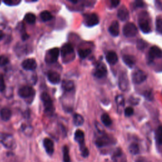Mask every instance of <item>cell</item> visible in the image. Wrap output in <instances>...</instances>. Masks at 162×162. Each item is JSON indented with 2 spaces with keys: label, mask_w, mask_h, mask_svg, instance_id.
Wrapping results in <instances>:
<instances>
[{
  "label": "cell",
  "mask_w": 162,
  "mask_h": 162,
  "mask_svg": "<svg viewBox=\"0 0 162 162\" xmlns=\"http://www.w3.org/2000/svg\"><path fill=\"white\" fill-rule=\"evenodd\" d=\"M156 137L158 141H159L162 138V126H159L156 129Z\"/></svg>",
  "instance_id": "37"
},
{
  "label": "cell",
  "mask_w": 162,
  "mask_h": 162,
  "mask_svg": "<svg viewBox=\"0 0 162 162\" xmlns=\"http://www.w3.org/2000/svg\"><path fill=\"white\" fill-rule=\"evenodd\" d=\"M147 79V74L141 70H136L132 73V80L134 84H139Z\"/></svg>",
  "instance_id": "6"
},
{
  "label": "cell",
  "mask_w": 162,
  "mask_h": 162,
  "mask_svg": "<svg viewBox=\"0 0 162 162\" xmlns=\"http://www.w3.org/2000/svg\"><path fill=\"white\" fill-rule=\"evenodd\" d=\"M70 2H71L72 3H77V1H70Z\"/></svg>",
  "instance_id": "46"
},
{
  "label": "cell",
  "mask_w": 162,
  "mask_h": 162,
  "mask_svg": "<svg viewBox=\"0 0 162 162\" xmlns=\"http://www.w3.org/2000/svg\"><path fill=\"white\" fill-rule=\"evenodd\" d=\"M116 103L119 107H124L125 100L122 95H119V96L116 97Z\"/></svg>",
  "instance_id": "33"
},
{
  "label": "cell",
  "mask_w": 162,
  "mask_h": 162,
  "mask_svg": "<svg viewBox=\"0 0 162 162\" xmlns=\"http://www.w3.org/2000/svg\"><path fill=\"white\" fill-rule=\"evenodd\" d=\"M41 99L44 104L45 111L48 113H53L55 111L53 101L50 95L46 92H43L41 94Z\"/></svg>",
  "instance_id": "3"
},
{
  "label": "cell",
  "mask_w": 162,
  "mask_h": 162,
  "mask_svg": "<svg viewBox=\"0 0 162 162\" xmlns=\"http://www.w3.org/2000/svg\"><path fill=\"white\" fill-rule=\"evenodd\" d=\"M8 63H9V59L8 57L4 55L0 56V66H5Z\"/></svg>",
  "instance_id": "35"
},
{
  "label": "cell",
  "mask_w": 162,
  "mask_h": 162,
  "mask_svg": "<svg viewBox=\"0 0 162 162\" xmlns=\"http://www.w3.org/2000/svg\"><path fill=\"white\" fill-rule=\"evenodd\" d=\"M108 31L110 34L113 36H118L119 34V24L118 21H114L108 28Z\"/></svg>",
  "instance_id": "19"
},
{
  "label": "cell",
  "mask_w": 162,
  "mask_h": 162,
  "mask_svg": "<svg viewBox=\"0 0 162 162\" xmlns=\"http://www.w3.org/2000/svg\"><path fill=\"white\" fill-rule=\"evenodd\" d=\"M113 159L115 162H127L126 158L123 155L122 151L117 149L113 155Z\"/></svg>",
  "instance_id": "21"
},
{
  "label": "cell",
  "mask_w": 162,
  "mask_h": 162,
  "mask_svg": "<svg viewBox=\"0 0 162 162\" xmlns=\"http://www.w3.org/2000/svg\"><path fill=\"white\" fill-rule=\"evenodd\" d=\"M123 61L125 63L126 65H127L129 67L132 68L136 63V59L134 56L132 55H124L123 56Z\"/></svg>",
  "instance_id": "20"
},
{
  "label": "cell",
  "mask_w": 162,
  "mask_h": 162,
  "mask_svg": "<svg viewBox=\"0 0 162 162\" xmlns=\"http://www.w3.org/2000/svg\"><path fill=\"white\" fill-rule=\"evenodd\" d=\"M162 56V50L157 46H152L149 51V58L153 60Z\"/></svg>",
  "instance_id": "14"
},
{
  "label": "cell",
  "mask_w": 162,
  "mask_h": 162,
  "mask_svg": "<svg viewBox=\"0 0 162 162\" xmlns=\"http://www.w3.org/2000/svg\"><path fill=\"white\" fill-rule=\"evenodd\" d=\"M101 122H103V124L107 127H109L111 125L112 121H111L110 116L108 115V114H107V113H103L101 117Z\"/></svg>",
  "instance_id": "26"
},
{
  "label": "cell",
  "mask_w": 162,
  "mask_h": 162,
  "mask_svg": "<svg viewBox=\"0 0 162 162\" xmlns=\"http://www.w3.org/2000/svg\"><path fill=\"white\" fill-rule=\"evenodd\" d=\"M130 153L132 155H137L139 153V147L137 143H132L129 148Z\"/></svg>",
  "instance_id": "31"
},
{
  "label": "cell",
  "mask_w": 162,
  "mask_h": 162,
  "mask_svg": "<svg viewBox=\"0 0 162 162\" xmlns=\"http://www.w3.org/2000/svg\"><path fill=\"white\" fill-rule=\"evenodd\" d=\"M91 53V50L89 48L80 49L78 51V54L81 58H85Z\"/></svg>",
  "instance_id": "30"
},
{
  "label": "cell",
  "mask_w": 162,
  "mask_h": 162,
  "mask_svg": "<svg viewBox=\"0 0 162 162\" xmlns=\"http://www.w3.org/2000/svg\"><path fill=\"white\" fill-rule=\"evenodd\" d=\"M96 145L99 148H103L104 146H107L110 145L113 143V139L107 135H102L101 136L97 138L96 140Z\"/></svg>",
  "instance_id": "10"
},
{
  "label": "cell",
  "mask_w": 162,
  "mask_h": 162,
  "mask_svg": "<svg viewBox=\"0 0 162 162\" xmlns=\"http://www.w3.org/2000/svg\"><path fill=\"white\" fill-rule=\"evenodd\" d=\"M63 161L64 162H70V157L69 155V149L66 146H64L63 148Z\"/></svg>",
  "instance_id": "29"
},
{
  "label": "cell",
  "mask_w": 162,
  "mask_h": 162,
  "mask_svg": "<svg viewBox=\"0 0 162 162\" xmlns=\"http://www.w3.org/2000/svg\"><path fill=\"white\" fill-rule=\"evenodd\" d=\"M158 142H159L160 144H162V138H161V139H160L159 141H158Z\"/></svg>",
  "instance_id": "47"
},
{
  "label": "cell",
  "mask_w": 162,
  "mask_h": 162,
  "mask_svg": "<svg viewBox=\"0 0 162 162\" xmlns=\"http://www.w3.org/2000/svg\"><path fill=\"white\" fill-rule=\"evenodd\" d=\"M22 66L25 70L33 71L37 68V63L34 59L28 58L22 62Z\"/></svg>",
  "instance_id": "13"
},
{
  "label": "cell",
  "mask_w": 162,
  "mask_h": 162,
  "mask_svg": "<svg viewBox=\"0 0 162 162\" xmlns=\"http://www.w3.org/2000/svg\"><path fill=\"white\" fill-rule=\"evenodd\" d=\"M40 17L41 18V20L44 22H47L50 21L51 19H52L53 16L51 13L48 12V11H43L40 14Z\"/></svg>",
  "instance_id": "28"
},
{
  "label": "cell",
  "mask_w": 162,
  "mask_h": 162,
  "mask_svg": "<svg viewBox=\"0 0 162 162\" xmlns=\"http://www.w3.org/2000/svg\"><path fill=\"white\" fill-rule=\"evenodd\" d=\"M146 43L143 40H139L137 43V46H138V48L139 50H143L145 49V47H146Z\"/></svg>",
  "instance_id": "36"
},
{
  "label": "cell",
  "mask_w": 162,
  "mask_h": 162,
  "mask_svg": "<svg viewBox=\"0 0 162 162\" xmlns=\"http://www.w3.org/2000/svg\"><path fill=\"white\" fill-rule=\"evenodd\" d=\"M47 79L53 84H58L61 81L60 75L56 72H49L47 73Z\"/></svg>",
  "instance_id": "17"
},
{
  "label": "cell",
  "mask_w": 162,
  "mask_h": 162,
  "mask_svg": "<svg viewBox=\"0 0 162 162\" xmlns=\"http://www.w3.org/2000/svg\"><path fill=\"white\" fill-rule=\"evenodd\" d=\"M99 18L95 13H89L84 16V24L88 27H93L99 24Z\"/></svg>",
  "instance_id": "8"
},
{
  "label": "cell",
  "mask_w": 162,
  "mask_h": 162,
  "mask_svg": "<svg viewBox=\"0 0 162 162\" xmlns=\"http://www.w3.org/2000/svg\"><path fill=\"white\" fill-rule=\"evenodd\" d=\"M125 115L126 117H130L131 115H133L134 113V109H133L132 107H128L125 109Z\"/></svg>",
  "instance_id": "39"
},
{
  "label": "cell",
  "mask_w": 162,
  "mask_h": 162,
  "mask_svg": "<svg viewBox=\"0 0 162 162\" xmlns=\"http://www.w3.org/2000/svg\"><path fill=\"white\" fill-rule=\"evenodd\" d=\"M134 6L137 8H139V7H144L145 6V4L144 3L141 2V1H136L134 2Z\"/></svg>",
  "instance_id": "41"
},
{
  "label": "cell",
  "mask_w": 162,
  "mask_h": 162,
  "mask_svg": "<svg viewBox=\"0 0 162 162\" xmlns=\"http://www.w3.org/2000/svg\"><path fill=\"white\" fill-rule=\"evenodd\" d=\"M0 3H1V2H0Z\"/></svg>",
  "instance_id": "48"
},
{
  "label": "cell",
  "mask_w": 162,
  "mask_h": 162,
  "mask_svg": "<svg viewBox=\"0 0 162 162\" xmlns=\"http://www.w3.org/2000/svg\"><path fill=\"white\" fill-rule=\"evenodd\" d=\"M118 18L122 21H126L129 18V13L127 8L125 6H122L120 7L117 12Z\"/></svg>",
  "instance_id": "16"
},
{
  "label": "cell",
  "mask_w": 162,
  "mask_h": 162,
  "mask_svg": "<svg viewBox=\"0 0 162 162\" xmlns=\"http://www.w3.org/2000/svg\"><path fill=\"white\" fill-rule=\"evenodd\" d=\"M74 139L76 142H78L79 145V148L81 151V155L83 157L86 158L89 156V150L85 145L84 141V133L82 130L79 129L77 130L75 132Z\"/></svg>",
  "instance_id": "1"
},
{
  "label": "cell",
  "mask_w": 162,
  "mask_h": 162,
  "mask_svg": "<svg viewBox=\"0 0 162 162\" xmlns=\"http://www.w3.org/2000/svg\"><path fill=\"white\" fill-rule=\"evenodd\" d=\"M24 20L26 22L29 24H34L36 22V15L32 13H27L24 17Z\"/></svg>",
  "instance_id": "27"
},
{
  "label": "cell",
  "mask_w": 162,
  "mask_h": 162,
  "mask_svg": "<svg viewBox=\"0 0 162 162\" xmlns=\"http://www.w3.org/2000/svg\"><path fill=\"white\" fill-rule=\"evenodd\" d=\"M6 89V84L4 77L2 74H0V91L3 92Z\"/></svg>",
  "instance_id": "34"
},
{
  "label": "cell",
  "mask_w": 162,
  "mask_h": 162,
  "mask_svg": "<svg viewBox=\"0 0 162 162\" xmlns=\"http://www.w3.org/2000/svg\"><path fill=\"white\" fill-rule=\"evenodd\" d=\"M12 115V111L8 108H3L0 111V117L4 121H8L11 119Z\"/></svg>",
  "instance_id": "23"
},
{
  "label": "cell",
  "mask_w": 162,
  "mask_h": 162,
  "mask_svg": "<svg viewBox=\"0 0 162 162\" xmlns=\"http://www.w3.org/2000/svg\"><path fill=\"white\" fill-rule=\"evenodd\" d=\"M106 59L108 63L110 65H115L118 62V56L117 53L114 51H109L106 55Z\"/></svg>",
  "instance_id": "22"
},
{
  "label": "cell",
  "mask_w": 162,
  "mask_h": 162,
  "mask_svg": "<svg viewBox=\"0 0 162 162\" xmlns=\"http://www.w3.org/2000/svg\"><path fill=\"white\" fill-rule=\"evenodd\" d=\"M120 1H117V0H113V1H111V5L113 8H115L120 4Z\"/></svg>",
  "instance_id": "42"
},
{
  "label": "cell",
  "mask_w": 162,
  "mask_h": 162,
  "mask_svg": "<svg viewBox=\"0 0 162 162\" xmlns=\"http://www.w3.org/2000/svg\"><path fill=\"white\" fill-rule=\"evenodd\" d=\"M21 2V1H17V0H13V1H3L4 3H5L7 5H9V6L17 5Z\"/></svg>",
  "instance_id": "40"
},
{
  "label": "cell",
  "mask_w": 162,
  "mask_h": 162,
  "mask_svg": "<svg viewBox=\"0 0 162 162\" xmlns=\"http://www.w3.org/2000/svg\"><path fill=\"white\" fill-rule=\"evenodd\" d=\"M107 74V69L106 66L103 63H99L96 65V69L94 70V75L97 78L101 79L105 77Z\"/></svg>",
  "instance_id": "12"
},
{
  "label": "cell",
  "mask_w": 162,
  "mask_h": 162,
  "mask_svg": "<svg viewBox=\"0 0 162 162\" xmlns=\"http://www.w3.org/2000/svg\"><path fill=\"white\" fill-rule=\"evenodd\" d=\"M155 5L156 7L160 9V10H162V3L159 2V1H156L155 2Z\"/></svg>",
  "instance_id": "43"
},
{
  "label": "cell",
  "mask_w": 162,
  "mask_h": 162,
  "mask_svg": "<svg viewBox=\"0 0 162 162\" xmlns=\"http://www.w3.org/2000/svg\"><path fill=\"white\" fill-rule=\"evenodd\" d=\"M35 90L31 86H24L18 90L19 96L22 98H28L35 95Z\"/></svg>",
  "instance_id": "11"
},
{
  "label": "cell",
  "mask_w": 162,
  "mask_h": 162,
  "mask_svg": "<svg viewBox=\"0 0 162 162\" xmlns=\"http://www.w3.org/2000/svg\"><path fill=\"white\" fill-rule=\"evenodd\" d=\"M0 142L7 149H13L16 147V142L11 134H3L0 138Z\"/></svg>",
  "instance_id": "4"
},
{
  "label": "cell",
  "mask_w": 162,
  "mask_h": 162,
  "mask_svg": "<svg viewBox=\"0 0 162 162\" xmlns=\"http://www.w3.org/2000/svg\"><path fill=\"white\" fill-rule=\"evenodd\" d=\"M43 146L47 154L50 156H51L55 151L54 143L53 141L49 138H45L43 141Z\"/></svg>",
  "instance_id": "15"
},
{
  "label": "cell",
  "mask_w": 162,
  "mask_h": 162,
  "mask_svg": "<svg viewBox=\"0 0 162 162\" xmlns=\"http://www.w3.org/2000/svg\"><path fill=\"white\" fill-rule=\"evenodd\" d=\"M28 37H29V36H28V35L27 34L25 33V34H22V39L23 40H26L27 39H28Z\"/></svg>",
  "instance_id": "44"
},
{
  "label": "cell",
  "mask_w": 162,
  "mask_h": 162,
  "mask_svg": "<svg viewBox=\"0 0 162 162\" xmlns=\"http://www.w3.org/2000/svg\"><path fill=\"white\" fill-rule=\"evenodd\" d=\"M138 23L141 30L145 34L151 32V26L148 15L146 12L141 13L139 16Z\"/></svg>",
  "instance_id": "2"
},
{
  "label": "cell",
  "mask_w": 162,
  "mask_h": 162,
  "mask_svg": "<svg viewBox=\"0 0 162 162\" xmlns=\"http://www.w3.org/2000/svg\"><path fill=\"white\" fill-rule=\"evenodd\" d=\"M156 31L159 34H162V18H157L156 21Z\"/></svg>",
  "instance_id": "32"
},
{
  "label": "cell",
  "mask_w": 162,
  "mask_h": 162,
  "mask_svg": "<svg viewBox=\"0 0 162 162\" xmlns=\"http://www.w3.org/2000/svg\"><path fill=\"white\" fill-rule=\"evenodd\" d=\"M60 51L62 56L63 57H65L67 55L73 53L74 50L72 45L70 43H65L62 46Z\"/></svg>",
  "instance_id": "18"
},
{
  "label": "cell",
  "mask_w": 162,
  "mask_h": 162,
  "mask_svg": "<svg viewBox=\"0 0 162 162\" xmlns=\"http://www.w3.org/2000/svg\"><path fill=\"white\" fill-rule=\"evenodd\" d=\"M119 86L121 91L125 92L129 88V81L127 75L125 72H122L119 78Z\"/></svg>",
  "instance_id": "9"
},
{
  "label": "cell",
  "mask_w": 162,
  "mask_h": 162,
  "mask_svg": "<svg viewBox=\"0 0 162 162\" xmlns=\"http://www.w3.org/2000/svg\"><path fill=\"white\" fill-rule=\"evenodd\" d=\"M73 120L74 125L76 126H82L84 123V118L82 117V116L81 115H80V114H78V113H75V115H73Z\"/></svg>",
  "instance_id": "24"
},
{
  "label": "cell",
  "mask_w": 162,
  "mask_h": 162,
  "mask_svg": "<svg viewBox=\"0 0 162 162\" xmlns=\"http://www.w3.org/2000/svg\"><path fill=\"white\" fill-rule=\"evenodd\" d=\"M138 33V28L134 23L128 22L123 27V34L127 37H134Z\"/></svg>",
  "instance_id": "5"
},
{
  "label": "cell",
  "mask_w": 162,
  "mask_h": 162,
  "mask_svg": "<svg viewBox=\"0 0 162 162\" xmlns=\"http://www.w3.org/2000/svg\"><path fill=\"white\" fill-rule=\"evenodd\" d=\"M22 130L27 136H31L32 134V129L31 127L26 126L25 127H24V129H22Z\"/></svg>",
  "instance_id": "38"
},
{
  "label": "cell",
  "mask_w": 162,
  "mask_h": 162,
  "mask_svg": "<svg viewBox=\"0 0 162 162\" xmlns=\"http://www.w3.org/2000/svg\"><path fill=\"white\" fill-rule=\"evenodd\" d=\"M3 37H4V33L3 32V31L0 30V41L3 39Z\"/></svg>",
  "instance_id": "45"
},
{
  "label": "cell",
  "mask_w": 162,
  "mask_h": 162,
  "mask_svg": "<svg viewBox=\"0 0 162 162\" xmlns=\"http://www.w3.org/2000/svg\"><path fill=\"white\" fill-rule=\"evenodd\" d=\"M60 54V50L58 47H54L47 51L46 56V62L48 63H53L57 61Z\"/></svg>",
  "instance_id": "7"
},
{
  "label": "cell",
  "mask_w": 162,
  "mask_h": 162,
  "mask_svg": "<svg viewBox=\"0 0 162 162\" xmlns=\"http://www.w3.org/2000/svg\"><path fill=\"white\" fill-rule=\"evenodd\" d=\"M62 88L66 91H70L74 88V83L72 81H64L62 82Z\"/></svg>",
  "instance_id": "25"
}]
</instances>
